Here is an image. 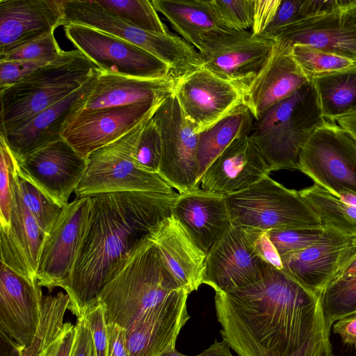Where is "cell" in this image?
<instances>
[{
	"instance_id": "ffe728a7",
	"label": "cell",
	"mask_w": 356,
	"mask_h": 356,
	"mask_svg": "<svg viewBox=\"0 0 356 356\" xmlns=\"http://www.w3.org/2000/svg\"><path fill=\"white\" fill-rule=\"evenodd\" d=\"M272 172L250 135L241 136L207 168L200 179L202 189L224 195L247 189Z\"/></svg>"
},
{
	"instance_id": "9c48e42d",
	"label": "cell",
	"mask_w": 356,
	"mask_h": 356,
	"mask_svg": "<svg viewBox=\"0 0 356 356\" xmlns=\"http://www.w3.org/2000/svg\"><path fill=\"white\" fill-rule=\"evenodd\" d=\"M298 170L337 197L356 194V141L336 122L326 121L302 147Z\"/></svg>"
},
{
	"instance_id": "ab89813d",
	"label": "cell",
	"mask_w": 356,
	"mask_h": 356,
	"mask_svg": "<svg viewBox=\"0 0 356 356\" xmlns=\"http://www.w3.org/2000/svg\"><path fill=\"white\" fill-rule=\"evenodd\" d=\"M161 154L160 130L152 116L145 122L138 139L134 151L135 163L143 170L159 174Z\"/></svg>"
},
{
	"instance_id": "8d00e7d4",
	"label": "cell",
	"mask_w": 356,
	"mask_h": 356,
	"mask_svg": "<svg viewBox=\"0 0 356 356\" xmlns=\"http://www.w3.org/2000/svg\"><path fill=\"white\" fill-rule=\"evenodd\" d=\"M15 161L14 176L20 197L38 223L40 229L47 236L51 229L62 209L35 186L17 175Z\"/></svg>"
},
{
	"instance_id": "ba28073f",
	"label": "cell",
	"mask_w": 356,
	"mask_h": 356,
	"mask_svg": "<svg viewBox=\"0 0 356 356\" xmlns=\"http://www.w3.org/2000/svg\"><path fill=\"white\" fill-rule=\"evenodd\" d=\"M149 118L87 157L86 170L74 191L76 197L125 191L175 193L159 174L143 170L135 163L136 145Z\"/></svg>"
},
{
	"instance_id": "8fae6325",
	"label": "cell",
	"mask_w": 356,
	"mask_h": 356,
	"mask_svg": "<svg viewBox=\"0 0 356 356\" xmlns=\"http://www.w3.org/2000/svg\"><path fill=\"white\" fill-rule=\"evenodd\" d=\"M153 118L159 128L162 143L159 175L179 193L199 189L197 133L174 93L160 104Z\"/></svg>"
},
{
	"instance_id": "836d02e7",
	"label": "cell",
	"mask_w": 356,
	"mask_h": 356,
	"mask_svg": "<svg viewBox=\"0 0 356 356\" xmlns=\"http://www.w3.org/2000/svg\"><path fill=\"white\" fill-rule=\"evenodd\" d=\"M343 0H280L270 22L261 35L273 38L283 29L308 19L329 12Z\"/></svg>"
},
{
	"instance_id": "d6986e66",
	"label": "cell",
	"mask_w": 356,
	"mask_h": 356,
	"mask_svg": "<svg viewBox=\"0 0 356 356\" xmlns=\"http://www.w3.org/2000/svg\"><path fill=\"white\" fill-rule=\"evenodd\" d=\"M43 295L30 280L1 262L0 328L20 348L29 346L38 330Z\"/></svg>"
},
{
	"instance_id": "ee69618b",
	"label": "cell",
	"mask_w": 356,
	"mask_h": 356,
	"mask_svg": "<svg viewBox=\"0 0 356 356\" xmlns=\"http://www.w3.org/2000/svg\"><path fill=\"white\" fill-rule=\"evenodd\" d=\"M91 333L96 356H108L107 323L102 305L88 309L81 316Z\"/></svg>"
},
{
	"instance_id": "4316f807",
	"label": "cell",
	"mask_w": 356,
	"mask_h": 356,
	"mask_svg": "<svg viewBox=\"0 0 356 356\" xmlns=\"http://www.w3.org/2000/svg\"><path fill=\"white\" fill-rule=\"evenodd\" d=\"M101 70L70 95L36 114L22 128L3 136L17 157L21 158L62 138L65 122L74 113L83 108Z\"/></svg>"
},
{
	"instance_id": "7a4b0ae2",
	"label": "cell",
	"mask_w": 356,
	"mask_h": 356,
	"mask_svg": "<svg viewBox=\"0 0 356 356\" xmlns=\"http://www.w3.org/2000/svg\"><path fill=\"white\" fill-rule=\"evenodd\" d=\"M179 193L125 191L90 197L86 227L71 275L62 287L77 318L99 303L109 277L170 216Z\"/></svg>"
},
{
	"instance_id": "e0dca14e",
	"label": "cell",
	"mask_w": 356,
	"mask_h": 356,
	"mask_svg": "<svg viewBox=\"0 0 356 356\" xmlns=\"http://www.w3.org/2000/svg\"><path fill=\"white\" fill-rule=\"evenodd\" d=\"M275 39L285 49L302 44L356 60V0L291 24Z\"/></svg>"
},
{
	"instance_id": "2e32d148",
	"label": "cell",
	"mask_w": 356,
	"mask_h": 356,
	"mask_svg": "<svg viewBox=\"0 0 356 356\" xmlns=\"http://www.w3.org/2000/svg\"><path fill=\"white\" fill-rule=\"evenodd\" d=\"M89 207V196L76 197L62 208L45 236L36 273L41 287L62 288L70 278L85 232Z\"/></svg>"
},
{
	"instance_id": "44dd1931",
	"label": "cell",
	"mask_w": 356,
	"mask_h": 356,
	"mask_svg": "<svg viewBox=\"0 0 356 356\" xmlns=\"http://www.w3.org/2000/svg\"><path fill=\"white\" fill-rule=\"evenodd\" d=\"M189 293L181 289L166 301L147 310L127 330L129 356H159L175 348L177 338L190 315Z\"/></svg>"
},
{
	"instance_id": "6da1fadb",
	"label": "cell",
	"mask_w": 356,
	"mask_h": 356,
	"mask_svg": "<svg viewBox=\"0 0 356 356\" xmlns=\"http://www.w3.org/2000/svg\"><path fill=\"white\" fill-rule=\"evenodd\" d=\"M214 303L238 356H334L321 297L270 264L254 284L216 292Z\"/></svg>"
},
{
	"instance_id": "b9f144b4",
	"label": "cell",
	"mask_w": 356,
	"mask_h": 356,
	"mask_svg": "<svg viewBox=\"0 0 356 356\" xmlns=\"http://www.w3.org/2000/svg\"><path fill=\"white\" fill-rule=\"evenodd\" d=\"M211 3L222 28L240 31L252 29L254 1L211 0Z\"/></svg>"
},
{
	"instance_id": "1f68e13d",
	"label": "cell",
	"mask_w": 356,
	"mask_h": 356,
	"mask_svg": "<svg viewBox=\"0 0 356 356\" xmlns=\"http://www.w3.org/2000/svg\"><path fill=\"white\" fill-rule=\"evenodd\" d=\"M324 118L337 119L356 113V68L312 80Z\"/></svg>"
},
{
	"instance_id": "603a6c76",
	"label": "cell",
	"mask_w": 356,
	"mask_h": 356,
	"mask_svg": "<svg viewBox=\"0 0 356 356\" xmlns=\"http://www.w3.org/2000/svg\"><path fill=\"white\" fill-rule=\"evenodd\" d=\"M172 214L206 254L232 225L226 196L200 188L179 193Z\"/></svg>"
},
{
	"instance_id": "11a10c76",
	"label": "cell",
	"mask_w": 356,
	"mask_h": 356,
	"mask_svg": "<svg viewBox=\"0 0 356 356\" xmlns=\"http://www.w3.org/2000/svg\"><path fill=\"white\" fill-rule=\"evenodd\" d=\"M338 198L343 202L356 207V194L354 193H342Z\"/></svg>"
},
{
	"instance_id": "d4e9b609",
	"label": "cell",
	"mask_w": 356,
	"mask_h": 356,
	"mask_svg": "<svg viewBox=\"0 0 356 356\" xmlns=\"http://www.w3.org/2000/svg\"><path fill=\"white\" fill-rule=\"evenodd\" d=\"M309 81L294 60L290 49L276 42L266 63L243 90V104L254 120H258L273 105L290 97Z\"/></svg>"
},
{
	"instance_id": "f907efd6",
	"label": "cell",
	"mask_w": 356,
	"mask_h": 356,
	"mask_svg": "<svg viewBox=\"0 0 356 356\" xmlns=\"http://www.w3.org/2000/svg\"><path fill=\"white\" fill-rule=\"evenodd\" d=\"M351 280H356V236L354 237L331 283L337 281Z\"/></svg>"
},
{
	"instance_id": "db71d44e",
	"label": "cell",
	"mask_w": 356,
	"mask_h": 356,
	"mask_svg": "<svg viewBox=\"0 0 356 356\" xmlns=\"http://www.w3.org/2000/svg\"><path fill=\"white\" fill-rule=\"evenodd\" d=\"M335 122L348 131L356 141V113L340 118Z\"/></svg>"
},
{
	"instance_id": "7bdbcfd3",
	"label": "cell",
	"mask_w": 356,
	"mask_h": 356,
	"mask_svg": "<svg viewBox=\"0 0 356 356\" xmlns=\"http://www.w3.org/2000/svg\"><path fill=\"white\" fill-rule=\"evenodd\" d=\"M54 33L33 40L7 54L0 56V61L42 60L51 63L62 53Z\"/></svg>"
},
{
	"instance_id": "74e56055",
	"label": "cell",
	"mask_w": 356,
	"mask_h": 356,
	"mask_svg": "<svg viewBox=\"0 0 356 356\" xmlns=\"http://www.w3.org/2000/svg\"><path fill=\"white\" fill-rule=\"evenodd\" d=\"M324 315L328 325L356 312V280L330 284L321 295Z\"/></svg>"
},
{
	"instance_id": "277c9868",
	"label": "cell",
	"mask_w": 356,
	"mask_h": 356,
	"mask_svg": "<svg viewBox=\"0 0 356 356\" xmlns=\"http://www.w3.org/2000/svg\"><path fill=\"white\" fill-rule=\"evenodd\" d=\"M100 69L78 50L63 51L54 61L0 90V134L7 136L33 116L82 86Z\"/></svg>"
},
{
	"instance_id": "5b68a950",
	"label": "cell",
	"mask_w": 356,
	"mask_h": 356,
	"mask_svg": "<svg viewBox=\"0 0 356 356\" xmlns=\"http://www.w3.org/2000/svg\"><path fill=\"white\" fill-rule=\"evenodd\" d=\"M326 121L310 80L254 120L250 136L272 171L298 170L302 147Z\"/></svg>"
},
{
	"instance_id": "c3c4849f",
	"label": "cell",
	"mask_w": 356,
	"mask_h": 356,
	"mask_svg": "<svg viewBox=\"0 0 356 356\" xmlns=\"http://www.w3.org/2000/svg\"><path fill=\"white\" fill-rule=\"evenodd\" d=\"M108 356H129L127 330L118 325L107 323Z\"/></svg>"
},
{
	"instance_id": "3957f363",
	"label": "cell",
	"mask_w": 356,
	"mask_h": 356,
	"mask_svg": "<svg viewBox=\"0 0 356 356\" xmlns=\"http://www.w3.org/2000/svg\"><path fill=\"white\" fill-rule=\"evenodd\" d=\"M181 287L148 238L107 280L99 296L107 323L127 330L147 310Z\"/></svg>"
},
{
	"instance_id": "4dcf8cb0",
	"label": "cell",
	"mask_w": 356,
	"mask_h": 356,
	"mask_svg": "<svg viewBox=\"0 0 356 356\" xmlns=\"http://www.w3.org/2000/svg\"><path fill=\"white\" fill-rule=\"evenodd\" d=\"M254 118L241 104L211 127L197 134V160L200 180L211 163L236 139L250 135Z\"/></svg>"
},
{
	"instance_id": "bcb514c9",
	"label": "cell",
	"mask_w": 356,
	"mask_h": 356,
	"mask_svg": "<svg viewBox=\"0 0 356 356\" xmlns=\"http://www.w3.org/2000/svg\"><path fill=\"white\" fill-rule=\"evenodd\" d=\"M76 332L70 356H96L91 333L82 317L77 318Z\"/></svg>"
},
{
	"instance_id": "f35d334b",
	"label": "cell",
	"mask_w": 356,
	"mask_h": 356,
	"mask_svg": "<svg viewBox=\"0 0 356 356\" xmlns=\"http://www.w3.org/2000/svg\"><path fill=\"white\" fill-rule=\"evenodd\" d=\"M334 232L327 229H282L268 231L267 234L280 256L283 257L318 243Z\"/></svg>"
},
{
	"instance_id": "7dc6e473",
	"label": "cell",
	"mask_w": 356,
	"mask_h": 356,
	"mask_svg": "<svg viewBox=\"0 0 356 356\" xmlns=\"http://www.w3.org/2000/svg\"><path fill=\"white\" fill-rule=\"evenodd\" d=\"M254 248L263 261L277 269H282L281 257L269 238L267 232L261 231L259 234L254 240Z\"/></svg>"
},
{
	"instance_id": "7c38bea8",
	"label": "cell",
	"mask_w": 356,
	"mask_h": 356,
	"mask_svg": "<svg viewBox=\"0 0 356 356\" xmlns=\"http://www.w3.org/2000/svg\"><path fill=\"white\" fill-rule=\"evenodd\" d=\"M63 26L67 38L76 50L104 72L145 79L162 78L172 73L165 63L122 39L80 24Z\"/></svg>"
},
{
	"instance_id": "681fc988",
	"label": "cell",
	"mask_w": 356,
	"mask_h": 356,
	"mask_svg": "<svg viewBox=\"0 0 356 356\" xmlns=\"http://www.w3.org/2000/svg\"><path fill=\"white\" fill-rule=\"evenodd\" d=\"M76 332V325L65 323L48 356H70Z\"/></svg>"
},
{
	"instance_id": "5bb4252c",
	"label": "cell",
	"mask_w": 356,
	"mask_h": 356,
	"mask_svg": "<svg viewBox=\"0 0 356 356\" xmlns=\"http://www.w3.org/2000/svg\"><path fill=\"white\" fill-rule=\"evenodd\" d=\"M261 232L231 225L207 254L203 284L216 292H228L259 280L268 265L254 248Z\"/></svg>"
},
{
	"instance_id": "f5cc1de1",
	"label": "cell",
	"mask_w": 356,
	"mask_h": 356,
	"mask_svg": "<svg viewBox=\"0 0 356 356\" xmlns=\"http://www.w3.org/2000/svg\"><path fill=\"white\" fill-rule=\"evenodd\" d=\"M229 345L225 341H218L216 340L209 348L201 353L193 356H233L231 353ZM159 356H191L179 353L176 348L169 349Z\"/></svg>"
},
{
	"instance_id": "9a60e30c",
	"label": "cell",
	"mask_w": 356,
	"mask_h": 356,
	"mask_svg": "<svg viewBox=\"0 0 356 356\" xmlns=\"http://www.w3.org/2000/svg\"><path fill=\"white\" fill-rule=\"evenodd\" d=\"M163 101L81 109L67 120L61 137L87 159L94 151L115 141L143 120L152 117Z\"/></svg>"
},
{
	"instance_id": "f1b7e54d",
	"label": "cell",
	"mask_w": 356,
	"mask_h": 356,
	"mask_svg": "<svg viewBox=\"0 0 356 356\" xmlns=\"http://www.w3.org/2000/svg\"><path fill=\"white\" fill-rule=\"evenodd\" d=\"M181 78L172 73L162 78L145 79L112 74L101 70L83 109L162 102L175 92Z\"/></svg>"
},
{
	"instance_id": "816d5d0a",
	"label": "cell",
	"mask_w": 356,
	"mask_h": 356,
	"mask_svg": "<svg viewBox=\"0 0 356 356\" xmlns=\"http://www.w3.org/2000/svg\"><path fill=\"white\" fill-rule=\"evenodd\" d=\"M332 331L341 337L343 343L356 346V312L335 321Z\"/></svg>"
},
{
	"instance_id": "ac0fdd59",
	"label": "cell",
	"mask_w": 356,
	"mask_h": 356,
	"mask_svg": "<svg viewBox=\"0 0 356 356\" xmlns=\"http://www.w3.org/2000/svg\"><path fill=\"white\" fill-rule=\"evenodd\" d=\"M174 94L197 134L243 104L239 88L202 66L181 77Z\"/></svg>"
},
{
	"instance_id": "60d3db41",
	"label": "cell",
	"mask_w": 356,
	"mask_h": 356,
	"mask_svg": "<svg viewBox=\"0 0 356 356\" xmlns=\"http://www.w3.org/2000/svg\"><path fill=\"white\" fill-rule=\"evenodd\" d=\"M0 231L7 232L14 200L13 175L15 155L0 134Z\"/></svg>"
},
{
	"instance_id": "30bf717a",
	"label": "cell",
	"mask_w": 356,
	"mask_h": 356,
	"mask_svg": "<svg viewBox=\"0 0 356 356\" xmlns=\"http://www.w3.org/2000/svg\"><path fill=\"white\" fill-rule=\"evenodd\" d=\"M275 44V38L250 30L222 28L206 37L199 53L203 67L243 92L266 63Z\"/></svg>"
},
{
	"instance_id": "52a82bcc",
	"label": "cell",
	"mask_w": 356,
	"mask_h": 356,
	"mask_svg": "<svg viewBox=\"0 0 356 356\" xmlns=\"http://www.w3.org/2000/svg\"><path fill=\"white\" fill-rule=\"evenodd\" d=\"M62 25L76 24L108 33L150 53L183 77L202 66L199 51L181 37L156 34L134 27L101 7L95 0H62Z\"/></svg>"
},
{
	"instance_id": "f546056e",
	"label": "cell",
	"mask_w": 356,
	"mask_h": 356,
	"mask_svg": "<svg viewBox=\"0 0 356 356\" xmlns=\"http://www.w3.org/2000/svg\"><path fill=\"white\" fill-rule=\"evenodd\" d=\"M157 12L161 13L181 38L198 51L206 37L222 29L211 1L152 0Z\"/></svg>"
},
{
	"instance_id": "d590c367",
	"label": "cell",
	"mask_w": 356,
	"mask_h": 356,
	"mask_svg": "<svg viewBox=\"0 0 356 356\" xmlns=\"http://www.w3.org/2000/svg\"><path fill=\"white\" fill-rule=\"evenodd\" d=\"M290 51L297 65L309 80L356 68L355 60L307 45H293Z\"/></svg>"
},
{
	"instance_id": "4fadbf2b",
	"label": "cell",
	"mask_w": 356,
	"mask_h": 356,
	"mask_svg": "<svg viewBox=\"0 0 356 356\" xmlns=\"http://www.w3.org/2000/svg\"><path fill=\"white\" fill-rule=\"evenodd\" d=\"M15 168L20 177L62 209L69 204L71 194L81 181L87 159L60 138L21 158L16 156Z\"/></svg>"
},
{
	"instance_id": "484cf974",
	"label": "cell",
	"mask_w": 356,
	"mask_h": 356,
	"mask_svg": "<svg viewBox=\"0 0 356 356\" xmlns=\"http://www.w3.org/2000/svg\"><path fill=\"white\" fill-rule=\"evenodd\" d=\"M13 192L9 229L7 232L0 231L1 262L23 277L37 281L38 261L45 234L23 203L14 175Z\"/></svg>"
},
{
	"instance_id": "7402d4cb",
	"label": "cell",
	"mask_w": 356,
	"mask_h": 356,
	"mask_svg": "<svg viewBox=\"0 0 356 356\" xmlns=\"http://www.w3.org/2000/svg\"><path fill=\"white\" fill-rule=\"evenodd\" d=\"M62 0H0V56L62 25Z\"/></svg>"
},
{
	"instance_id": "cb8c5ba5",
	"label": "cell",
	"mask_w": 356,
	"mask_h": 356,
	"mask_svg": "<svg viewBox=\"0 0 356 356\" xmlns=\"http://www.w3.org/2000/svg\"><path fill=\"white\" fill-rule=\"evenodd\" d=\"M168 270L191 293L203 284L207 254L193 242L172 214L155 225L148 236Z\"/></svg>"
},
{
	"instance_id": "8992f818",
	"label": "cell",
	"mask_w": 356,
	"mask_h": 356,
	"mask_svg": "<svg viewBox=\"0 0 356 356\" xmlns=\"http://www.w3.org/2000/svg\"><path fill=\"white\" fill-rule=\"evenodd\" d=\"M225 196L232 225L264 232L324 229L298 191L287 188L269 175L245 190Z\"/></svg>"
},
{
	"instance_id": "d6a6232c",
	"label": "cell",
	"mask_w": 356,
	"mask_h": 356,
	"mask_svg": "<svg viewBox=\"0 0 356 356\" xmlns=\"http://www.w3.org/2000/svg\"><path fill=\"white\" fill-rule=\"evenodd\" d=\"M298 193L317 215L324 229L344 236H356V207L341 202L315 184Z\"/></svg>"
},
{
	"instance_id": "e575fe53",
	"label": "cell",
	"mask_w": 356,
	"mask_h": 356,
	"mask_svg": "<svg viewBox=\"0 0 356 356\" xmlns=\"http://www.w3.org/2000/svg\"><path fill=\"white\" fill-rule=\"evenodd\" d=\"M95 1L109 13L139 29L156 34L169 33L151 1L95 0Z\"/></svg>"
},
{
	"instance_id": "f6af8a7d",
	"label": "cell",
	"mask_w": 356,
	"mask_h": 356,
	"mask_svg": "<svg viewBox=\"0 0 356 356\" xmlns=\"http://www.w3.org/2000/svg\"><path fill=\"white\" fill-rule=\"evenodd\" d=\"M48 63L42 60L0 61V90L15 84Z\"/></svg>"
},
{
	"instance_id": "83f0119b",
	"label": "cell",
	"mask_w": 356,
	"mask_h": 356,
	"mask_svg": "<svg viewBox=\"0 0 356 356\" xmlns=\"http://www.w3.org/2000/svg\"><path fill=\"white\" fill-rule=\"evenodd\" d=\"M354 237L334 232L306 249L281 257L282 270L321 296L331 283Z\"/></svg>"
}]
</instances>
